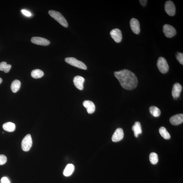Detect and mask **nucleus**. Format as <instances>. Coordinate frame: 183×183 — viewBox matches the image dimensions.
<instances>
[{"instance_id":"7","label":"nucleus","mask_w":183,"mask_h":183,"mask_svg":"<svg viewBox=\"0 0 183 183\" xmlns=\"http://www.w3.org/2000/svg\"><path fill=\"white\" fill-rule=\"evenodd\" d=\"M164 8L165 11L168 15L172 17L175 15L176 8L173 2L171 1H166L165 3Z\"/></svg>"},{"instance_id":"23","label":"nucleus","mask_w":183,"mask_h":183,"mask_svg":"<svg viewBox=\"0 0 183 183\" xmlns=\"http://www.w3.org/2000/svg\"><path fill=\"white\" fill-rule=\"evenodd\" d=\"M149 159L151 163L152 164H156L158 162V156L155 152H152L150 154Z\"/></svg>"},{"instance_id":"14","label":"nucleus","mask_w":183,"mask_h":183,"mask_svg":"<svg viewBox=\"0 0 183 183\" xmlns=\"http://www.w3.org/2000/svg\"><path fill=\"white\" fill-rule=\"evenodd\" d=\"M182 90V87L178 83L174 84L172 90V95L174 98L177 99L180 96V93Z\"/></svg>"},{"instance_id":"1","label":"nucleus","mask_w":183,"mask_h":183,"mask_svg":"<svg viewBox=\"0 0 183 183\" xmlns=\"http://www.w3.org/2000/svg\"><path fill=\"white\" fill-rule=\"evenodd\" d=\"M114 74L124 89L132 90L137 87L138 83L137 78L132 72L128 70L124 69L115 72Z\"/></svg>"},{"instance_id":"5","label":"nucleus","mask_w":183,"mask_h":183,"mask_svg":"<svg viewBox=\"0 0 183 183\" xmlns=\"http://www.w3.org/2000/svg\"><path fill=\"white\" fill-rule=\"evenodd\" d=\"M32 140L31 135H27L23 139L21 143V148L24 151H28L32 146Z\"/></svg>"},{"instance_id":"16","label":"nucleus","mask_w":183,"mask_h":183,"mask_svg":"<svg viewBox=\"0 0 183 183\" xmlns=\"http://www.w3.org/2000/svg\"><path fill=\"white\" fill-rule=\"evenodd\" d=\"M132 130L134 132V136L137 137L139 134L142 133V129L141 123L139 122H136L133 126Z\"/></svg>"},{"instance_id":"17","label":"nucleus","mask_w":183,"mask_h":183,"mask_svg":"<svg viewBox=\"0 0 183 183\" xmlns=\"http://www.w3.org/2000/svg\"><path fill=\"white\" fill-rule=\"evenodd\" d=\"M74 170L75 167L74 165L72 164H68L64 168L63 174L65 176H69L72 174Z\"/></svg>"},{"instance_id":"26","label":"nucleus","mask_w":183,"mask_h":183,"mask_svg":"<svg viewBox=\"0 0 183 183\" xmlns=\"http://www.w3.org/2000/svg\"><path fill=\"white\" fill-rule=\"evenodd\" d=\"M7 64L6 62H1L0 63V70L4 71L5 68L6 67Z\"/></svg>"},{"instance_id":"8","label":"nucleus","mask_w":183,"mask_h":183,"mask_svg":"<svg viewBox=\"0 0 183 183\" xmlns=\"http://www.w3.org/2000/svg\"><path fill=\"white\" fill-rule=\"evenodd\" d=\"M110 34L111 37L117 43L121 42L122 39V33L118 29H115L111 30Z\"/></svg>"},{"instance_id":"9","label":"nucleus","mask_w":183,"mask_h":183,"mask_svg":"<svg viewBox=\"0 0 183 183\" xmlns=\"http://www.w3.org/2000/svg\"><path fill=\"white\" fill-rule=\"evenodd\" d=\"M31 42L34 44L39 45L46 46L50 44V42L48 39L44 38L34 37L32 38Z\"/></svg>"},{"instance_id":"10","label":"nucleus","mask_w":183,"mask_h":183,"mask_svg":"<svg viewBox=\"0 0 183 183\" xmlns=\"http://www.w3.org/2000/svg\"><path fill=\"white\" fill-rule=\"evenodd\" d=\"M130 26L133 32L138 34L140 32V26L139 21L137 19L132 18L130 21Z\"/></svg>"},{"instance_id":"28","label":"nucleus","mask_w":183,"mask_h":183,"mask_svg":"<svg viewBox=\"0 0 183 183\" xmlns=\"http://www.w3.org/2000/svg\"><path fill=\"white\" fill-rule=\"evenodd\" d=\"M11 68V66L10 64H7L6 67H5L4 71L5 73H7L10 71Z\"/></svg>"},{"instance_id":"6","label":"nucleus","mask_w":183,"mask_h":183,"mask_svg":"<svg viewBox=\"0 0 183 183\" xmlns=\"http://www.w3.org/2000/svg\"><path fill=\"white\" fill-rule=\"evenodd\" d=\"M163 31L165 36L168 38H171L176 34V31L175 28L171 25L166 24L163 27Z\"/></svg>"},{"instance_id":"3","label":"nucleus","mask_w":183,"mask_h":183,"mask_svg":"<svg viewBox=\"0 0 183 183\" xmlns=\"http://www.w3.org/2000/svg\"><path fill=\"white\" fill-rule=\"evenodd\" d=\"M65 62L70 65L80 69L87 70V67L83 62L74 57H67L65 59Z\"/></svg>"},{"instance_id":"4","label":"nucleus","mask_w":183,"mask_h":183,"mask_svg":"<svg viewBox=\"0 0 183 183\" xmlns=\"http://www.w3.org/2000/svg\"><path fill=\"white\" fill-rule=\"evenodd\" d=\"M157 65L158 68L161 73L165 74L168 72L169 70V66L166 59L164 57H159Z\"/></svg>"},{"instance_id":"21","label":"nucleus","mask_w":183,"mask_h":183,"mask_svg":"<svg viewBox=\"0 0 183 183\" xmlns=\"http://www.w3.org/2000/svg\"><path fill=\"white\" fill-rule=\"evenodd\" d=\"M159 132L162 137L164 139H169L171 138L169 133H168L166 128L164 127H160L159 129Z\"/></svg>"},{"instance_id":"18","label":"nucleus","mask_w":183,"mask_h":183,"mask_svg":"<svg viewBox=\"0 0 183 183\" xmlns=\"http://www.w3.org/2000/svg\"><path fill=\"white\" fill-rule=\"evenodd\" d=\"M3 128L5 131L9 132H12L15 130V124L11 122H8L3 125Z\"/></svg>"},{"instance_id":"30","label":"nucleus","mask_w":183,"mask_h":183,"mask_svg":"<svg viewBox=\"0 0 183 183\" xmlns=\"http://www.w3.org/2000/svg\"><path fill=\"white\" fill-rule=\"evenodd\" d=\"M139 1L142 6L145 7L146 6L148 1L147 0H140Z\"/></svg>"},{"instance_id":"13","label":"nucleus","mask_w":183,"mask_h":183,"mask_svg":"<svg viewBox=\"0 0 183 183\" xmlns=\"http://www.w3.org/2000/svg\"><path fill=\"white\" fill-rule=\"evenodd\" d=\"M170 123L172 125H176L180 124L183 122V114H179L175 115L170 118Z\"/></svg>"},{"instance_id":"15","label":"nucleus","mask_w":183,"mask_h":183,"mask_svg":"<svg viewBox=\"0 0 183 183\" xmlns=\"http://www.w3.org/2000/svg\"><path fill=\"white\" fill-rule=\"evenodd\" d=\"M84 106L87 109L89 114H92L95 112V106L93 102L90 100H85L83 102Z\"/></svg>"},{"instance_id":"11","label":"nucleus","mask_w":183,"mask_h":183,"mask_svg":"<svg viewBox=\"0 0 183 183\" xmlns=\"http://www.w3.org/2000/svg\"><path fill=\"white\" fill-rule=\"evenodd\" d=\"M124 137V132L123 129L118 128L116 129L112 137V141L114 142H117L121 140Z\"/></svg>"},{"instance_id":"2","label":"nucleus","mask_w":183,"mask_h":183,"mask_svg":"<svg viewBox=\"0 0 183 183\" xmlns=\"http://www.w3.org/2000/svg\"><path fill=\"white\" fill-rule=\"evenodd\" d=\"M49 14L51 17L62 26L66 28L68 27V25L67 20L60 12L51 10L49 11Z\"/></svg>"},{"instance_id":"24","label":"nucleus","mask_w":183,"mask_h":183,"mask_svg":"<svg viewBox=\"0 0 183 183\" xmlns=\"http://www.w3.org/2000/svg\"><path fill=\"white\" fill-rule=\"evenodd\" d=\"M176 57L177 60L180 63L183 65V54L180 52H177L176 53Z\"/></svg>"},{"instance_id":"20","label":"nucleus","mask_w":183,"mask_h":183,"mask_svg":"<svg viewBox=\"0 0 183 183\" xmlns=\"http://www.w3.org/2000/svg\"><path fill=\"white\" fill-rule=\"evenodd\" d=\"M44 72L40 69L34 70L31 73V76L35 79L40 78L44 76Z\"/></svg>"},{"instance_id":"25","label":"nucleus","mask_w":183,"mask_h":183,"mask_svg":"<svg viewBox=\"0 0 183 183\" xmlns=\"http://www.w3.org/2000/svg\"><path fill=\"white\" fill-rule=\"evenodd\" d=\"M7 161V158L4 155H0V165L4 164Z\"/></svg>"},{"instance_id":"29","label":"nucleus","mask_w":183,"mask_h":183,"mask_svg":"<svg viewBox=\"0 0 183 183\" xmlns=\"http://www.w3.org/2000/svg\"><path fill=\"white\" fill-rule=\"evenodd\" d=\"M1 183H10L9 179L6 177H3L1 179Z\"/></svg>"},{"instance_id":"31","label":"nucleus","mask_w":183,"mask_h":183,"mask_svg":"<svg viewBox=\"0 0 183 183\" xmlns=\"http://www.w3.org/2000/svg\"><path fill=\"white\" fill-rule=\"evenodd\" d=\"M2 79L1 78H0V84H1L2 83Z\"/></svg>"},{"instance_id":"12","label":"nucleus","mask_w":183,"mask_h":183,"mask_svg":"<svg viewBox=\"0 0 183 183\" xmlns=\"http://www.w3.org/2000/svg\"><path fill=\"white\" fill-rule=\"evenodd\" d=\"M85 80V79L83 77L77 76L74 78L73 82L77 89L82 90L84 89V83Z\"/></svg>"},{"instance_id":"22","label":"nucleus","mask_w":183,"mask_h":183,"mask_svg":"<svg viewBox=\"0 0 183 183\" xmlns=\"http://www.w3.org/2000/svg\"><path fill=\"white\" fill-rule=\"evenodd\" d=\"M149 111L155 117H158L160 115V110L157 107L154 106L151 107L149 108Z\"/></svg>"},{"instance_id":"19","label":"nucleus","mask_w":183,"mask_h":183,"mask_svg":"<svg viewBox=\"0 0 183 183\" xmlns=\"http://www.w3.org/2000/svg\"><path fill=\"white\" fill-rule=\"evenodd\" d=\"M21 83L19 80H15L12 82L11 88L13 93L17 92L21 87Z\"/></svg>"},{"instance_id":"27","label":"nucleus","mask_w":183,"mask_h":183,"mask_svg":"<svg viewBox=\"0 0 183 183\" xmlns=\"http://www.w3.org/2000/svg\"><path fill=\"white\" fill-rule=\"evenodd\" d=\"M21 12H22V13L24 14V15L27 16V17H30L31 16V14L30 13V12L28 11L22 10H21Z\"/></svg>"}]
</instances>
